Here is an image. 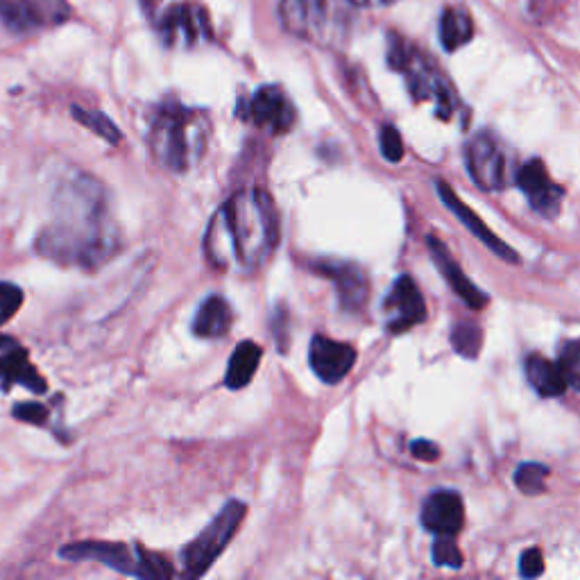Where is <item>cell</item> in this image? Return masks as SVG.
I'll return each instance as SVG.
<instances>
[{"label":"cell","mask_w":580,"mask_h":580,"mask_svg":"<svg viewBox=\"0 0 580 580\" xmlns=\"http://www.w3.org/2000/svg\"><path fill=\"white\" fill-rule=\"evenodd\" d=\"M349 3L356 7H386V5L397 3V0H349Z\"/></svg>","instance_id":"obj_34"},{"label":"cell","mask_w":580,"mask_h":580,"mask_svg":"<svg viewBox=\"0 0 580 580\" xmlns=\"http://www.w3.org/2000/svg\"><path fill=\"white\" fill-rule=\"evenodd\" d=\"M562 374H565L567 386L580 390V340H569V343L560 349L558 361Z\"/></svg>","instance_id":"obj_25"},{"label":"cell","mask_w":580,"mask_h":580,"mask_svg":"<svg viewBox=\"0 0 580 580\" xmlns=\"http://www.w3.org/2000/svg\"><path fill=\"white\" fill-rule=\"evenodd\" d=\"M12 347H16V340L10 336H5V334H0V352H3V349H12Z\"/></svg>","instance_id":"obj_35"},{"label":"cell","mask_w":580,"mask_h":580,"mask_svg":"<svg viewBox=\"0 0 580 580\" xmlns=\"http://www.w3.org/2000/svg\"><path fill=\"white\" fill-rule=\"evenodd\" d=\"M388 315V329L392 334L406 331L426 320V304L411 277H399L383 304Z\"/></svg>","instance_id":"obj_12"},{"label":"cell","mask_w":580,"mask_h":580,"mask_svg":"<svg viewBox=\"0 0 580 580\" xmlns=\"http://www.w3.org/2000/svg\"><path fill=\"white\" fill-rule=\"evenodd\" d=\"M59 558L71 562L93 560L105 567L121 571L125 576L148 580L170 578L175 574L173 567L164 558L157 556V553L145 551L139 544L130 547V544L121 542H73L59 549Z\"/></svg>","instance_id":"obj_4"},{"label":"cell","mask_w":580,"mask_h":580,"mask_svg":"<svg viewBox=\"0 0 580 580\" xmlns=\"http://www.w3.org/2000/svg\"><path fill=\"white\" fill-rule=\"evenodd\" d=\"M23 306V290L10 284V281H0V327L10 322Z\"/></svg>","instance_id":"obj_27"},{"label":"cell","mask_w":580,"mask_h":580,"mask_svg":"<svg viewBox=\"0 0 580 580\" xmlns=\"http://www.w3.org/2000/svg\"><path fill=\"white\" fill-rule=\"evenodd\" d=\"M422 524L433 535H447L454 537L460 533L465 524V506L460 494L440 490L433 492L429 499L424 501L422 508Z\"/></svg>","instance_id":"obj_14"},{"label":"cell","mask_w":580,"mask_h":580,"mask_svg":"<svg viewBox=\"0 0 580 580\" xmlns=\"http://www.w3.org/2000/svg\"><path fill=\"white\" fill-rule=\"evenodd\" d=\"M157 34L168 48H191L209 34V19L198 5L175 3L157 19Z\"/></svg>","instance_id":"obj_9"},{"label":"cell","mask_w":580,"mask_h":580,"mask_svg":"<svg viewBox=\"0 0 580 580\" xmlns=\"http://www.w3.org/2000/svg\"><path fill=\"white\" fill-rule=\"evenodd\" d=\"M209 132L211 123L204 109L186 107L177 98H168L152 112L148 145L159 166L182 175L204 157Z\"/></svg>","instance_id":"obj_3"},{"label":"cell","mask_w":580,"mask_h":580,"mask_svg":"<svg viewBox=\"0 0 580 580\" xmlns=\"http://www.w3.org/2000/svg\"><path fill=\"white\" fill-rule=\"evenodd\" d=\"M279 16L290 34L311 44H336L347 30L343 0H281Z\"/></svg>","instance_id":"obj_5"},{"label":"cell","mask_w":580,"mask_h":580,"mask_svg":"<svg viewBox=\"0 0 580 580\" xmlns=\"http://www.w3.org/2000/svg\"><path fill=\"white\" fill-rule=\"evenodd\" d=\"M472 34H474L472 16H469L463 7H449V10L442 14L440 39L442 46H445V50H449V53L463 48L467 41L472 39Z\"/></svg>","instance_id":"obj_22"},{"label":"cell","mask_w":580,"mask_h":580,"mask_svg":"<svg viewBox=\"0 0 580 580\" xmlns=\"http://www.w3.org/2000/svg\"><path fill=\"white\" fill-rule=\"evenodd\" d=\"M272 334H275V340H277V345L281 352H286L288 349V311H286V306H277L275 309V315H272Z\"/></svg>","instance_id":"obj_31"},{"label":"cell","mask_w":580,"mask_h":580,"mask_svg":"<svg viewBox=\"0 0 580 580\" xmlns=\"http://www.w3.org/2000/svg\"><path fill=\"white\" fill-rule=\"evenodd\" d=\"M411 451H413L415 458L426 460V463H431V460H438L440 458V449L435 447L433 442H429V440H417V442H413Z\"/></svg>","instance_id":"obj_33"},{"label":"cell","mask_w":580,"mask_h":580,"mask_svg":"<svg viewBox=\"0 0 580 580\" xmlns=\"http://www.w3.org/2000/svg\"><path fill=\"white\" fill-rule=\"evenodd\" d=\"M315 272H320L322 277H329L334 281L338 290V302L343 306V311H361L365 302H368V277L361 268H356L354 263L343 261H315Z\"/></svg>","instance_id":"obj_13"},{"label":"cell","mask_w":580,"mask_h":580,"mask_svg":"<svg viewBox=\"0 0 580 580\" xmlns=\"http://www.w3.org/2000/svg\"><path fill=\"white\" fill-rule=\"evenodd\" d=\"M247 515V506L243 501L232 499L227 501L220 513L202 528V533L186 544L182 551L184 578H200L207 574L213 562L218 560L220 553L232 542L238 526Z\"/></svg>","instance_id":"obj_6"},{"label":"cell","mask_w":580,"mask_h":580,"mask_svg":"<svg viewBox=\"0 0 580 580\" xmlns=\"http://www.w3.org/2000/svg\"><path fill=\"white\" fill-rule=\"evenodd\" d=\"M279 245V213L270 193L241 189L225 200L204 234V257L216 270L254 275Z\"/></svg>","instance_id":"obj_2"},{"label":"cell","mask_w":580,"mask_h":580,"mask_svg":"<svg viewBox=\"0 0 580 580\" xmlns=\"http://www.w3.org/2000/svg\"><path fill=\"white\" fill-rule=\"evenodd\" d=\"M467 170L485 191H499L506 184V157L490 134H476L465 150Z\"/></svg>","instance_id":"obj_10"},{"label":"cell","mask_w":580,"mask_h":580,"mask_svg":"<svg viewBox=\"0 0 580 580\" xmlns=\"http://www.w3.org/2000/svg\"><path fill=\"white\" fill-rule=\"evenodd\" d=\"M0 381H3L5 390L23 386L34 392V395H44L48 388L46 379L37 372V368L30 363L28 352L21 347L7 349V354L0 356Z\"/></svg>","instance_id":"obj_17"},{"label":"cell","mask_w":580,"mask_h":580,"mask_svg":"<svg viewBox=\"0 0 580 580\" xmlns=\"http://www.w3.org/2000/svg\"><path fill=\"white\" fill-rule=\"evenodd\" d=\"M549 469L540 463H524L517 467L515 483L524 494H542L544 481H547Z\"/></svg>","instance_id":"obj_24"},{"label":"cell","mask_w":580,"mask_h":580,"mask_svg":"<svg viewBox=\"0 0 580 580\" xmlns=\"http://www.w3.org/2000/svg\"><path fill=\"white\" fill-rule=\"evenodd\" d=\"M261 356L263 349L254 343V340H243V343H238L227 363L225 386L229 390H241L245 386H250V381L259 370Z\"/></svg>","instance_id":"obj_20"},{"label":"cell","mask_w":580,"mask_h":580,"mask_svg":"<svg viewBox=\"0 0 580 580\" xmlns=\"http://www.w3.org/2000/svg\"><path fill=\"white\" fill-rule=\"evenodd\" d=\"M381 155L386 157L390 164H397V161L404 159L402 134H399L392 125H386L381 130Z\"/></svg>","instance_id":"obj_29"},{"label":"cell","mask_w":580,"mask_h":580,"mask_svg":"<svg viewBox=\"0 0 580 580\" xmlns=\"http://www.w3.org/2000/svg\"><path fill=\"white\" fill-rule=\"evenodd\" d=\"M34 247L62 268L96 272L123 247L112 195L98 177L73 173L57 184L53 211Z\"/></svg>","instance_id":"obj_1"},{"label":"cell","mask_w":580,"mask_h":580,"mask_svg":"<svg viewBox=\"0 0 580 580\" xmlns=\"http://www.w3.org/2000/svg\"><path fill=\"white\" fill-rule=\"evenodd\" d=\"M12 415L19 422H28V424H34V426H46L48 424V408L44 404H37V402L16 404Z\"/></svg>","instance_id":"obj_30"},{"label":"cell","mask_w":580,"mask_h":580,"mask_svg":"<svg viewBox=\"0 0 580 580\" xmlns=\"http://www.w3.org/2000/svg\"><path fill=\"white\" fill-rule=\"evenodd\" d=\"M438 186V193H440V200L445 202V207L449 209V211H454V216L460 220V223H463L469 232H472V236H476L479 238V241L483 243V245H488L490 250L497 254V257H501V259H506V261H510V263H517L519 261V257L515 254V250L513 247H508L506 243L503 241H499L497 236H494L488 227L483 225V220L476 216V213L469 209V207H465V202L458 198V195L454 193V189H449V186L445 184V182H438L435 184Z\"/></svg>","instance_id":"obj_16"},{"label":"cell","mask_w":580,"mask_h":580,"mask_svg":"<svg viewBox=\"0 0 580 580\" xmlns=\"http://www.w3.org/2000/svg\"><path fill=\"white\" fill-rule=\"evenodd\" d=\"M73 118L78 123H82L84 127H89V130L93 134H98L100 139H105L107 143H112V145H118L123 139V134L118 127L112 123V118H107L102 112H91V109H84V107H78L75 105L73 109Z\"/></svg>","instance_id":"obj_23"},{"label":"cell","mask_w":580,"mask_h":580,"mask_svg":"<svg viewBox=\"0 0 580 580\" xmlns=\"http://www.w3.org/2000/svg\"><path fill=\"white\" fill-rule=\"evenodd\" d=\"M238 116L243 121L257 125L259 130H266L270 134H286L293 130L295 125V107L286 91L277 87V84H268L252 93L250 98L241 102L238 107Z\"/></svg>","instance_id":"obj_7"},{"label":"cell","mask_w":580,"mask_h":580,"mask_svg":"<svg viewBox=\"0 0 580 580\" xmlns=\"http://www.w3.org/2000/svg\"><path fill=\"white\" fill-rule=\"evenodd\" d=\"M451 343L458 354L472 358L481 349V329L476 324H460L451 334Z\"/></svg>","instance_id":"obj_26"},{"label":"cell","mask_w":580,"mask_h":580,"mask_svg":"<svg viewBox=\"0 0 580 580\" xmlns=\"http://www.w3.org/2000/svg\"><path fill=\"white\" fill-rule=\"evenodd\" d=\"M517 184H519V189L528 195L533 209L544 213V216H556L560 209L562 191L551 182V177L542 161H537V159L528 161V164L519 170Z\"/></svg>","instance_id":"obj_15"},{"label":"cell","mask_w":580,"mask_h":580,"mask_svg":"<svg viewBox=\"0 0 580 580\" xmlns=\"http://www.w3.org/2000/svg\"><path fill=\"white\" fill-rule=\"evenodd\" d=\"M433 562L440 567H451L458 569L463 567V553L456 547L454 537L438 535V540L433 544Z\"/></svg>","instance_id":"obj_28"},{"label":"cell","mask_w":580,"mask_h":580,"mask_svg":"<svg viewBox=\"0 0 580 580\" xmlns=\"http://www.w3.org/2000/svg\"><path fill=\"white\" fill-rule=\"evenodd\" d=\"M68 19L71 5L66 0H0V21L19 34L55 28Z\"/></svg>","instance_id":"obj_8"},{"label":"cell","mask_w":580,"mask_h":580,"mask_svg":"<svg viewBox=\"0 0 580 580\" xmlns=\"http://www.w3.org/2000/svg\"><path fill=\"white\" fill-rule=\"evenodd\" d=\"M311 370L324 383H338L352 372L356 363V349L327 336H313L309 347Z\"/></svg>","instance_id":"obj_11"},{"label":"cell","mask_w":580,"mask_h":580,"mask_svg":"<svg viewBox=\"0 0 580 580\" xmlns=\"http://www.w3.org/2000/svg\"><path fill=\"white\" fill-rule=\"evenodd\" d=\"M429 247H431L433 261L438 263L442 275H445L449 286L454 288V293L460 297V300H463L469 309H483V306L488 304V297H485L481 290L463 275V270L458 268V263L449 257L447 247L442 245L438 238H429Z\"/></svg>","instance_id":"obj_19"},{"label":"cell","mask_w":580,"mask_h":580,"mask_svg":"<svg viewBox=\"0 0 580 580\" xmlns=\"http://www.w3.org/2000/svg\"><path fill=\"white\" fill-rule=\"evenodd\" d=\"M232 322H234V313H232V306H229L225 297L209 295L207 300L198 306V311H195L191 329L198 338L218 340V338H225L229 334Z\"/></svg>","instance_id":"obj_18"},{"label":"cell","mask_w":580,"mask_h":580,"mask_svg":"<svg viewBox=\"0 0 580 580\" xmlns=\"http://www.w3.org/2000/svg\"><path fill=\"white\" fill-rule=\"evenodd\" d=\"M526 377L542 397H560L569 388L560 365L537 354L526 358Z\"/></svg>","instance_id":"obj_21"},{"label":"cell","mask_w":580,"mask_h":580,"mask_svg":"<svg viewBox=\"0 0 580 580\" xmlns=\"http://www.w3.org/2000/svg\"><path fill=\"white\" fill-rule=\"evenodd\" d=\"M519 571H522V576H526V578H535V576L542 574L544 558H542L540 549H528L524 553L522 562H519Z\"/></svg>","instance_id":"obj_32"}]
</instances>
